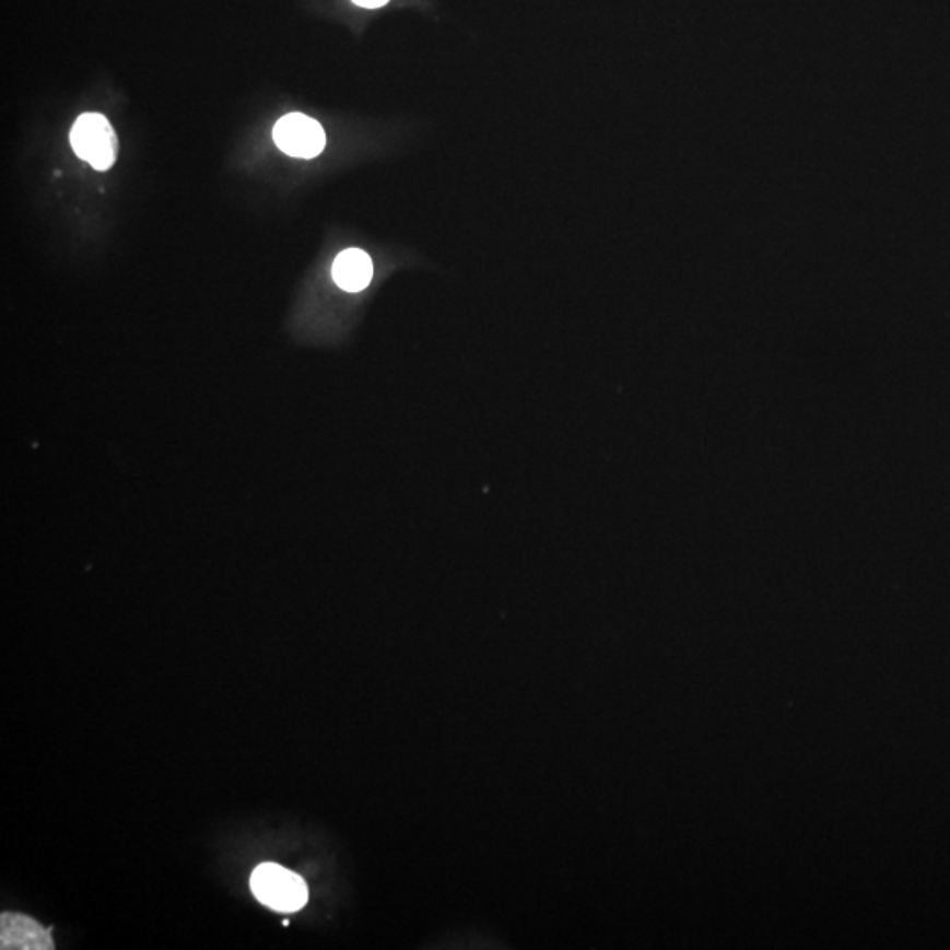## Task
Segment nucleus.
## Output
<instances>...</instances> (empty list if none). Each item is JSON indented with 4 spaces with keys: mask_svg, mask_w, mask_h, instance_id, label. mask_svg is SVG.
Here are the masks:
<instances>
[{
    "mask_svg": "<svg viewBox=\"0 0 950 950\" xmlns=\"http://www.w3.org/2000/svg\"><path fill=\"white\" fill-rule=\"evenodd\" d=\"M250 888L254 896L261 901L262 905L284 914L303 908L308 900L305 880L300 875L273 863H266L256 868L250 879Z\"/></svg>",
    "mask_w": 950,
    "mask_h": 950,
    "instance_id": "obj_1",
    "label": "nucleus"
},
{
    "mask_svg": "<svg viewBox=\"0 0 950 950\" xmlns=\"http://www.w3.org/2000/svg\"><path fill=\"white\" fill-rule=\"evenodd\" d=\"M71 146L78 157L97 172H108L117 163V134L108 118L99 113H85L78 117L71 129Z\"/></svg>",
    "mask_w": 950,
    "mask_h": 950,
    "instance_id": "obj_2",
    "label": "nucleus"
},
{
    "mask_svg": "<svg viewBox=\"0 0 950 950\" xmlns=\"http://www.w3.org/2000/svg\"><path fill=\"white\" fill-rule=\"evenodd\" d=\"M277 146L284 154L297 159H314L325 150V129L303 113H291L280 118L273 129Z\"/></svg>",
    "mask_w": 950,
    "mask_h": 950,
    "instance_id": "obj_3",
    "label": "nucleus"
},
{
    "mask_svg": "<svg viewBox=\"0 0 950 950\" xmlns=\"http://www.w3.org/2000/svg\"><path fill=\"white\" fill-rule=\"evenodd\" d=\"M2 949H54L50 933L27 915L2 914L0 919Z\"/></svg>",
    "mask_w": 950,
    "mask_h": 950,
    "instance_id": "obj_4",
    "label": "nucleus"
},
{
    "mask_svg": "<svg viewBox=\"0 0 950 950\" xmlns=\"http://www.w3.org/2000/svg\"><path fill=\"white\" fill-rule=\"evenodd\" d=\"M374 277V262L361 248H348L338 254L333 262V280L348 293H360L368 288Z\"/></svg>",
    "mask_w": 950,
    "mask_h": 950,
    "instance_id": "obj_5",
    "label": "nucleus"
},
{
    "mask_svg": "<svg viewBox=\"0 0 950 950\" xmlns=\"http://www.w3.org/2000/svg\"><path fill=\"white\" fill-rule=\"evenodd\" d=\"M354 4L361 5V8H368V10H377V8H383V5L388 4L389 0H352Z\"/></svg>",
    "mask_w": 950,
    "mask_h": 950,
    "instance_id": "obj_6",
    "label": "nucleus"
}]
</instances>
